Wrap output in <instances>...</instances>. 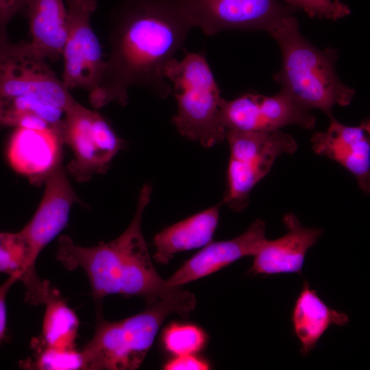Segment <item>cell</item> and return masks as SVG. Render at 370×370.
I'll list each match as a JSON object with an SVG mask.
<instances>
[{
	"label": "cell",
	"mask_w": 370,
	"mask_h": 370,
	"mask_svg": "<svg viewBox=\"0 0 370 370\" xmlns=\"http://www.w3.org/2000/svg\"><path fill=\"white\" fill-rule=\"evenodd\" d=\"M19 281L15 275L9 278L0 286V343L7 339V310L5 299L12 286Z\"/></svg>",
	"instance_id": "obj_27"
},
{
	"label": "cell",
	"mask_w": 370,
	"mask_h": 370,
	"mask_svg": "<svg viewBox=\"0 0 370 370\" xmlns=\"http://www.w3.org/2000/svg\"><path fill=\"white\" fill-rule=\"evenodd\" d=\"M63 141L73 153L66 171L79 182L106 173L125 143L105 117L75 100L64 111Z\"/></svg>",
	"instance_id": "obj_8"
},
{
	"label": "cell",
	"mask_w": 370,
	"mask_h": 370,
	"mask_svg": "<svg viewBox=\"0 0 370 370\" xmlns=\"http://www.w3.org/2000/svg\"><path fill=\"white\" fill-rule=\"evenodd\" d=\"M315 153L326 156L352 173L366 194L370 191V123L366 119L358 126H348L334 117L328 128L311 138Z\"/></svg>",
	"instance_id": "obj_12"
},
{
	"label": "cell",
	"mask_w": 370,
	"mask_h": 370,
	"mask_svg": "<svg viewBox=\"0 0 370 370\" xmlns=\"http://www.w3.org/2000/svg\"><path fill=\"white\" fill-rule=\"evenodd\" d=\"M206 36L225 30L269 32L296 11L278 0H173Z\"/></svg>",
	"instance_id": "obj_9"
},
{
	"label": "cell",
	"mask_w": 370,
	"mask_h": 370,
	"mask_svg": "<svg viewBox=\"0 0 370 370\" xmlns=\"http://www.w3.org/2000/svg\"><path fill=\"white\" fill-rule=\"evenodd\" d=\"M196 306L195 295L186 291L147 304L142 312L117 321L99 313L95 334L83 347L86 369L134 370L143 362L166 318L188 316Z\"/></svg>",
	"instance_id": "obj_4"
},
{
	"label": "cell",
	"mask_w": 370,
	"mask_h": 370,
	"mask_svg": "<svg viewBox=\"0 0 370 370\" xmlns=\"http://www.w3.org/2000/svg\"><path fill=\"white\" fill-rule=\"evenodd\" d=\"M23 13L29 20V45L47 59L58 60L67 34V11L63 0H27Z\"/></svg>",
	"instance_id": "obj_17"
},
{
	"label": "cell",
	"mask_w": 370,
	"mask_h": 370,
	"mask_svg": "<svg viewBox=\"0 0 370 370\" xmlns=\"http://www.w3.org/2000/svg\"><path fill=\"white\" fill-rule=\"evenodd\" d=\"M164 76L173 84L177 110L173 123L186 138L210 148L225 139L219 110L223 98L203 52H187L166 66Z\"/></svg>",
	"instance_id": "obj_5"
},
{
	"label": "cell",
	"mask_w": 370,
	"mask_h": 370,
	"mask_svg": "<svg viewBox=\"0 0 370 370\" xmlns=\"http://www.w3.org/2000/svg\"><path fill=\"white\" fill-rule=\"evenodd\" d=\"M63 144L62 131L18 127L9 143L8 160L17 173L40 185L62 163Z\"/></svg>",
	"instance_id": "obj_14"
},
{
	"label": "cell",
	"mask_w": 370,
	"mask_h": 370,
	"mask_svg": "<svg viewBox=\"0 0 370 370\" xmlns=\"http://www.w3.org/2000/svg\"><path fill=\"white\" fill-rule=\"evenodd\" d=\"M27 0H0V37L8 36L6 27L16 14L23 13Z\"/></svg>",
	"instance_id": "obj_26"
},
{
	"label": "cell",
	"mask_w": 370,
	"mask_h": 370,
	"mask_svg": "<svg viewBox=\"0 0 370 370\" xmlns=\"http://www.w3.org/2000/svg\"><path fill=\"white\" fill-rule=\"evenodd\" d=\"M208 334L193 323L173 322L162 335L164 348L174 356L196 354L207 344Z\"/></svg>",
	"instance_id": "obj_22"
},
{
	"label": "cell",
	"mask_w": 370,
	"mask_h": 370,
	"mask_svg": "<svg viewBox=\"0 0 370 370\" xmlns=\"http://www.w3.org/2000/svg\"><path fill=\"white\" fill-rule=\"evenodd\" d=\"M29 249L20 233L0 232V272L15 275L25 288V300L32 305L44 304L50 284L37 276Z\"/></svg>",
	"instance_id": "obj_20"
},
{
	"label": "cell",
	"mask_w": 370,
	"mask_h": 370,
	"mask_svg": "<svg viewBox=\"0 0 370 370\" xmlns=\"http://www.w3.org/2000/svg\"><path fill=\"white\" fill-rule=\"evenodd\" d=\"M265 223L255 220L241 235L227 241L210 242L186 260L166 280L171 286H181L210 275L235 261L254 256L266 241Z\"/></svg>",
	"instance_id": "obj_13"
},
{
	"label": "cell",
	"mask_w": 370,
	"mask_h": 370,
	"mask_svg": "<svg viewBox=\"0 0 370 370\" xmlns=\"http://www.w3.org/2000/svg\"><path fill=\"white\" fill-rule=\"evenodd\" d=\"M23 367L41 370L86 369L84 355L73 349L46 347L36 351L34 359L23 362Z\"/></svg>",
	"instance_id": "obj_23"
},
{
	"label": "cell",
	"mask_w": 370,
	"mask_h": 370,
	"mask_svg": "<svg viewBox=\"0 0 370 370\" xmlns=\"http://www.w3.org/2000/svg\"><path fill=\"white\" fill-rule=\"evenodd\" d=\"M295 10H302L311 18L337 21L349 16L351 10L339 0H284Z\"/></svg>",
	"instance_id": "obj_24"
},
{
	"label": "cell",
	"mask_w": 370,
	"mask_h": 370,
	"mask_svg": "<svg viewBox=\"0 0 370 370\" xmlns=\"http://www.w3.org/2000/svg\"><path fill=\"white\" fill-rule=\"evenodd\" d=\"M316 117L280 90L273 96L254 93L245 110V127L249 132L280 130L289 125L312 130Z\"/></svg>",
	"instance_id": "obj_19"
},
{
	"label": "cell",
	"mask_w": 370,
	"mask_h": 370,
	"mask_svg": "<svg viewBox=\"0 0 370 370\" xmlns=\"http://www.w3.org/2000/svg\"><path fill=\"white\" fill-rule=\"evenodd\" d=\"M67 34L62 55V82L69 89L92 92L98 86L106 66L99 40L90 23L97 8V0H66Z\"/></svg>",
	"instance_id": "obj_10"
},
{
	"label": "cell",
	"mask_w": 370,
	"mask_h": 370,
	"mask_svg": "<svg viewBox=\"0 0 370 370\" xmlns=\"http://www.w3.org/2000/svg\"><path fill=\"white\" fill-rule=\"evenodd\" d=\"M268 33L278 42L282 55L281 68L273 79L295 103L308 111L320 110L329 119L334 117L335 105L351 103L356 92L338 77L335 49H320L313 45L301 34L294 14Z\"/></svg>",
	"instance_id": "obj_3"
},
{
	"label": "cell",
	"mask_w": 370,
	"mask_h": 370,
	"mask_svg": "<svg viewBox=\"0 0 370 370\" xmlns=\"http://www.w3.org/2000/svg\"><path fill=\"white\" fill-rule=\"evenodd\" d=\"M291 321L301 345V353L306 356L330 325H345L349 317L345 313L326 305L305 281L295 300Z\"/></svg>",
	"instance_id": "obj_18"
},
{
	"label": "cell",
	"mask_w": 370,
	"mask_h": 370,
	"mask_svg": "<svg viewBox=\"0 0 370 370\" xmlns=\"http://www.w3.org/2000/svg\"><path fill=\"white\" fill-rule=\"evenodd\" d=\"M151 193V184L143 185L134 216L119 236L108 243L76 249L74 262L86 273L95 302L101 303L110 295L121 294L141 297L149 304L182 291L159 275L143 234L142 217Z\"/></svg>",
	"instance_id": "obj_2"
},
{
	"label": "cell",
	"mask_w": 370,
	"mask_h": 370,
	"mask_svg": "<svg viewBox=\"0 0 370 370\" xmlns=\"http://www.w3.org/2000/svg\"><path fill=\"white\" fill-rule=\"evenodd\" d=\"M230 147L227 188L222 204L235 212L245 210L254 187L269 173L275 160L292 154L297 143L280 130L244 132L226 130Z\"/></svg>",
	"instance_id": "obj_6"
},
{
	"label": "cell",
	"mask_w": 370,
	"mask_h": 370,
	"mask_svg": "<svg viewBox=\"0 0 370 370\" xmlns=\"http://www.w3.org/2000/svg\"><path fill=\"white\" fill-rule=\"evenodd\" d=\"M193 27L173 0H121L110 14V56L97 88L88 95L92 106H125L134 86L169 96L165 67Z\"/></svg>",
	"instance_id": "obj_1"
},
{
	"label": "cell",
	"mask_w": 370,
	"mask_h": 370,
	"mask_svg": "<svg viewBox=\"0 0 370 370\" xmlns=\"http://www.w3.org/2000/svg\"><path fill=\"white\" fill-rule=\"evenodd\" d=\"M41 202L32 219L18 232L36 263L41 251L66 227L71 208L82 203L73 189L62 164L47 177Z\"/></svg>",
	"instance_id": "obj_11"
},
{
	"label": "cell",
	"mask_w": 370,
	"mask_h": 370,
	"mask_svg": "<svg viewBox=\"0 0 370 370\" xmlns=\"http://www.w3.org/2000/svg\"><path fill=\"white\" fill-rule=\"evenodd\" d=\"M45 311L42 332L33 340L36 351L53 347L73 349L79 327L75 312L66 304L58 290L51 286L45 300Z\"/></svg>",
	"instance_id": "obj_21"
},
{
	"label": "cell",
	"mask_w": 370,
	"mask_h": 370,
	"mask_svg": "<svg viewBox=\"0 0 370 370\" xmlns=\"http://www.w3.org/2000/svg\"><path fill=\"white\" fill-rule=\"evenodd\" d=\"M29 42L0 38V101L37 102L64 112L73 102L69 90Z\"/></svg>",
	"instance_id": "obj_7"
},
{
	"label": "cell",
	"mask_w": 370,
	"mask_h": 370,
	"mask_svg": "<svg viewBox=\"0 0 370 370\" xmlns=\"http://www.w3.org/2000/svg\"><path fill=\"white\" fill-rule=\"evenodd\" d=\"M210 365L205 359L195 356V354L175 356L163 366L165 370H206Z\"/></svg>",
	"instance_id": "obj_25"
},
{
	"label": "cell",
	"mask_w": 370,
	"mask_h": 370,
	"mask_svg": "<svg viewBox=\"0 0 370 370\" xmlns=\"http://www.w3.org/2000/svg\"><path fill=\"white\" fill-rule=\"evenodd\" d=\"M222 202L174 223L153 238L155 261L166 264L179 252L206 246L212 241Z\"/></svg>",
	"instance_id": "obj_16"
},
{
	"label": "cell",
	"mask_w": 370,
	"mask_h": 370,
	"mask_svg": "<svg viewBox=\"0 0 370 370\" xmlns=\"http://www.w3.org/2000/svg\"><path fill=\"white\" fill-rule=\"evenodd\" d=\"M287 233L275 240L264 242L254 256L249 272L258 275L300 273L306 254L323 234V230L306 227L292 213L283 218Z\"/></svg>",
	"instance_id": "obj_15"
}]
</instances>
